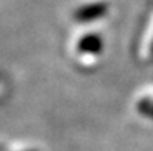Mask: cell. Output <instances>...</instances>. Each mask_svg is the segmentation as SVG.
<instances>
[{
    "label": "cell",
    "mask_w": 153,
    "mask_h": 151,
    "mask_svg": "<svg viewBox=\"0 0 153 151\" xmlns=\"http://www.w3.org/2000/svg\"><path fill=\"white\" fill-rule=\"evenodd\" d=\"M102 37L99 34L87 32L80 37V42L76 43L74 46V57L79 63L88 65L90 60L99 59V54L102 51Z\"/></svg>",
    "instance_id": "1"
}]
</instances>
